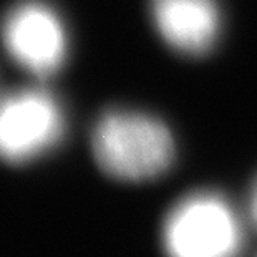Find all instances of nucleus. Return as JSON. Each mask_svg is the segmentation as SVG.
I'll list each match as a JSON object with an SVG mask.
<instances>
[{"instance_id":"1","label":"nucleus","mask_w":257,"mask_h":257,"mask_svg":"<svg viewBox=\"0 0 257 257\" xmlns=\"http://www.w3.org/2000/svg\"><path fill=\"white\" fill-rule=\"evenodd\" d=\"M91 148L100 168L121 181H146L168 171L174 141L160 119L143 113L111 110L96 121Z\"/></svg>"},{"instance_id":"2","label":"nucleus","mask_w":257,"mask_h":257,"mask_svg":"<svg viewBox=\"0 0 257 257\" xmlns=\"http://www.w3.org/2000/svg\"><path fill=\"white\" fill-rule=\"evenodd\" d=\"M242 247L239 216L214 193H196L181 199L163 226L166 257H239Z\"/></svg>"},{"instance_id":"3","label":"nucleus","mask_w":257,"mask_h":257,"mask_svg":"<svg viewBox=\"0 0 257 257\" xmlns=\"http://www.w3.org/2000/svg\"><path fill=\"white\" fill-rule=\"evenodd\" d=\"M62 135V110L45 90L25 88L0 98V160L27 163L55 146Z\"/></svg>"},{"instance_id":"4","label":"nucleus","mask_w":257,"mask_h":257,"mask_svg":"<svg viewBox=\"0 0 257 257\" xmlns=\"http://www.w3.org/2000/svg\"><path fill=\"white\" fill-rule=\"evenodd\" d=\"M4 45L15 62L37 76L53 75L67 53V34L48 5L27 0L7 12L0 25Z\"/></svg>"},{"instance_id":"5","label":"nucleus","mask_w":257,"mask_h":257,"mask_svg":"<svg viewBox=\"0 0 257 257\" xmlns=\"http://www.w3.org/2000/svg\"><path fill=\"white\" fill-rule=\"evenodd\" d=\"M151 14L161 37L183 53L207 52L219 34L214 0H151Z\"/></svg>"},{"instance_id":"6","label":"nucleus","mask_w":257,"mask_h":257,"mask_svg":"<svg viewBox=\"0 0 257 257\" xmlns=\"http://www.w3.org/2000/svg\"><path fill=\"white\" fill-rule=\"evenodd\" d=\"M249 214L250 219H252L254 226L257 227V181L252 188V193H250V199H249Z\"/></svg>"}]
</instances>
